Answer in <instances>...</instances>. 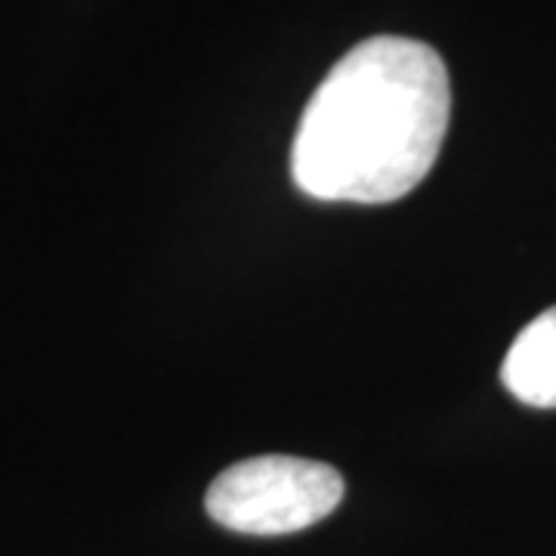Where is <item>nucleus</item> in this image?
I'll use <instances>...</instances> for the list:
<instances>
[{
    "label": "nucleus",
    "instance_id": "nucleus-2",
    "mask_svg": "<svg viewBox=\"0 0 556 556\" xmlns=\"http://www.w3.org/2000/svg\"><path fill=\"white\" fill-rule=\"evenodd\" d=\"M343 477L321 460L294 455H260L219 473L207 497V517L239 535H294L343 501Z\"/></svg>",
    "mask_w": 556,
    "mask_h": 556
},
{
    "label": "nucleus",
    "instance_id": "nucleus-1",
    "mask_svg": "<svg viewBox=\"0 0 556 556\" xmlns=\"http://www.w3.org/2000/svg\"><path fill=\"white\" fill-rule=\"evenodd\" d=\"M452 118L448 68L430 43L378 35L325 75L300 115L291 177L318 201L390 204L433 170Z\"/></svg>",
    "mask_w": 556,
    "mask_h": 556
},
{
    "label": "nucleus",
    "instance_id": "nucleus-3",
    "mask_svg": "<svg viewBox=\"0 0 556 556\" xmlns=\"http://www.w3.org/2000/svg\"><path fill=\"white\" fill-rule=\"evenodd\" d=\"M504 387L532 408H556V306L532 318L501 365Z\"/></svg>",
    "mask_w": 556,
    "mask_h": 556
}]
</instances>
